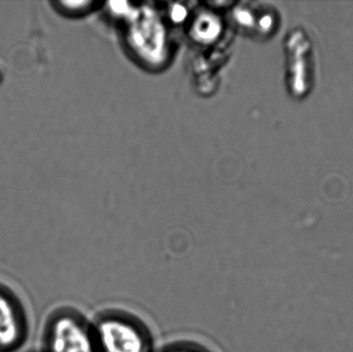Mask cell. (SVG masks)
<instances>
[{
    "label": "cell",
    "instance_id": "cell-2",
    "mask_svg": "<svg viewBox=\"0 0 353 352\" xmlns=\"http://www.w3.org/2000/svg\"><path fill=\"white\" fill-rule=\"evenodd\" d=\"M43 352H97L92 324L74 309L57 310L48 320Z\"/></svg>",
    "mask_w": 353,
    "mask_h": 352
},
{
    "label": "cell",
    "instance_id": "cell-4",
    "mask_svg": "<svg viewBox=\"0 0 353 352\" xmlns=\"http://www.w3.org/2000/svg\"><path fill=\"white\" fill-rule=\"evenodd\" d=\"M155 352H213L199 343L192 341H176L169 343Z\"/></svg>",
    "mask_w": 353,
    "mask_h": 352
},
{
    "label": "cell",
    "instance_id": "cell-1",
    "mask_svg": "<svg viewBox=\"0 0 353 352\" xmlns=\"http://www.w3.org/2000/svg\"><path fill=\"white\" fill-rule=\"evenodd\" d=\"M92 329L97 352H155L148 327L123 310L103 312Z\"/></svg>",
    "mask_w": 353,
    "mask_h": 352
},
{
    "label": "cell",
    "instance_id": "cell-3",
    "mask_svg": "<svg viewBox=\"0 0 353 352\" xmlns=\"http://www.w3.org/2000/svg\"><path fill=\"white\" fill-rule=\"evenodd\" d=\"M24 311L16 298L0 287V352L18 349L26 338Z\"/></svg>",
    "mask_w": 353,
    "mask_h": 352
}]
</instances>
